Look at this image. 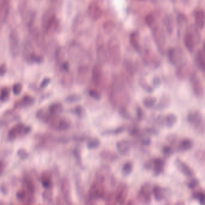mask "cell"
I'll return each instance as SVG.
<instances>
[{"mask_svg":"<svg viewBox=\"0 0 205 205\" xmlns=\"http://www.w3.org/2000/svg\"><path fill=\"white\" fill-rule=\"evenodd\" d=\"M126 205H134V203H133V202L132 201H130V202H129L128 203V204Z\"/></svg>","mask_w":205,"mask_h":205,"instance_id":"db71d44e","label":"cell"},{"mask_svg":"<svg viewBox=\"0 0 205 205\" xmlns=\"http://www.w3.org/2000/svg\"><path fill=\"white\" fill-rule=\"evenodd\" d=\"M140 86H141L142 88H143L144 90H145L148 93H153V87L150 86L149 84H147L146 83V81L144 79H141L140 81Z\"/></svg>","mask_w":205,"mask_h":205,"instance_id":"74e56055","label":"cell"},{"mask_svg":"<svg viewBox=\"0 0 205 205\" xmlns=\"http://www.w3.org/2000/svg\"><path fill=\"white\" fill-rule=\"evenodd\" d=\"M74 113L76 115L81 117V116H83L84 114L85 113V110L82 107L78 106L74 109Z\"/></svg>","mask_w":205,"mask_h":205,"instance_id":"7bdbcfd3","label":"cell"},{"mask_svg":"<svg viewBox=\"0 0 205 205\" xmlns=\"http://www.w3.org/2000/svg\"><path fill=\"white\" fill-rule=\"evenodd\" d=\"M156 101L157 100L156 97L149 96L146 97L143 99V104L144 107L146 108H152L155 105Z\"/></svg>","mask_w":205,"mask_h":205,"instance_id":"f1b7e54d","label":"cell"},{"mask_svg":"<svg viewBox=\"0 0 205 205\" xmlns=\"http://www.w3.org/2000/svg\"><path fill=\"white\" fill-rule=\"evenodd\" d=\"M195 198L198 199V200L200 202V204L202 205H204L205 203V195L203 193H199L196 194Z\"/></svg>","mask_w":205,"mask_h":205,"instance_id":"f6af8a7d","label":"cell"},{"mask_svg":"<svg viewBox=\"0 0 205 205\" xmlns=\"http://www.w3.org/2000/svg\"><path fill=\"white\" fill-rule=\"evenodd\" d=\"M89 69L87 67H81L79 68L77 75V81L79 84H83L87 79Z\"/></svg>","mask_w":205,"mask_h":205,"instance_id":"ac0fdd59","label":"cell"},{"mask_svg":"<svg viewBox=\"0 0 205 205\" xmlns=\"http://www.w3.org/2000/svg\"><path fill=\"white\" fill-rule=\"evenodd\" d=\"M146 131L147 133L151 135H156L158 134V131L153 128H147L146 129Z\"/></svg>","mask_w":205,"mask_h":205,"instance_id":"681fc988","label":"cell"},{"mask_svg":"<svg viewBox=\"0 0 205 205\" xmlns=\"http://www.w3.org/2000/svg\"><path fill=\"white\" fill-rule=\"evenodd\" d=\"M23 55L24 58L28 62H39V57L35 54L32 44L29 41H27L23 44Z\"/></svg>","mask_w":205,"mask_h":205,"instance_id":"5b68a950","label":"cell"},{"mask_svg":"<svg viewBox=\"0 0 205 205\" xmlns=\"http://www.w3.org/2000/svg\"><path fill=\"white\" fill-rule=\"evenodd\" d=\"M165 25L166 27V28L168 31V32H171L173 30L174 27V22H173V18L171 16H167L165 19Z\"/></svg>","mask_w":205,"mask_h":205,"instance_id":"d6a6232c","label":"cell"},{"mask_svg":"<svg viewBox=\"0 0 205 205\" xmlns=\"http://www.w3.org/2000/svg\"><path fill=\"white\" fill-rule=\"evenodd\" d=\"M56 20H57L55 15V10L53 7L48 8L44 12L42 18V26L45 32L48 27Z\"/></svg>","mask_w":205,"mask_h":205,"instance_id":"8992f818","label":"cell"},{"mask_svg":"<svg viewBox=\"0 0 205 205\" xmlns=\"http://www.w3.org/2000/svg\"><path fill=\"white\" fill-rule=\"evenodd\" d=\"M195 25L199 29H203L205 27V12L202 10L197 11L194 14Z\"/></svg>","mask_w":205,"mask_h":205,"instance_id":"4fadbf2b","label":"cell"},{"mask_svg":"<svg viewBox=\"0 0 205 205\" xmlns=\"http://www.w3.org/2000/svg\"><path fill=\"white\" fill-rule=\"evenodd\" d=\"M119 115L123 119H130L131 118L130 112L124 107H121L119 108Z\"/></svg>","mask_w":205,"mask_h":205,"instance_id":"d590c367","label":"cell"},{"mask_svg":"<svg viewBox=\"0 0 205 205\" xmlns=\"http://www.w3.org/2000/svg\"><path fill=\"white\" fill-rule=\"evenodd\" d=\"M186 21V17L184 15V14H179L178 15V17H177V22L178 23L180 24V23H182L183 22H185Z\"/></svg>","mask_w":205,"mask_h":205,"instance_id":"bcb514c9","label":"cell"},{"mask_svg":"<svg viewBox=\"0 0 205 205\" xmlns=\"http://www.w3.org/2000/svg\"><path fill=\"white\" fill-rule=\"evenodd\" d=\"M34 102V99L30 96H26L22 98L16 104L15 106L17 108H22L28 107L32 105Z\"/></svg>","mask_w":205,"mask_h":205,"instance_id":"cb8c5ba5","label":"cell"},{"mask_svg":"<svg viewBox=\"0 0 205 205\" xmlns=\"http://www.w3.org/2000/svg\"><path fill=\"white\" fill-rule=\"evenodd\" d=\"M141 143L143 144H144V145H148L151 143V139L148 137H146L144 139H143L142 141H141Z\"/></svg>","mask_w":205,"mask_h":205,"instance_id":"f5cc1de1","label":"cell"},{"mask_svg":"<svg viewBox=\"0 0 205 205\" xmlns=\"http://www.w3.org/2000/svg\"><path fill=\"white\" fill-rule=\"evenodd\" d=\"M191 85L194 93L195 95L197 97H202L204 94V88L200 80V79L196 76H192L191 77Z\"/></svg>","mask_w":205,"mask_h":205,"instance_id":"9c48e42d","label":"cell"},{"mask_svg":"<svg viewBox=\"0 0 205 205\" xmlns=\"http://www.w3.org/2000/svg\"><path fill=\"white\" fill-rule=\"evenodd\" d=\"M102 76V69L99 65H96L92 70V79L94 84L99 85Z\"/></svg>","mask_w":205,"mask_h":205,"instance_id":"44dd1931","label":"cell"},{"mask_svg":"<svg viewBox=\"0 0 205 205\" xmlns=\"http://www.w3.org/2000/svg\"><path fill=\"white\" fill-rule=\"evenodd\" d=\"M88 14L92 20L97 21L101 17L102 15V11L97 3L93 2L88 6Z\"/></svg>","mask_w":205,"mask_h":205,"instance_id":"ba28073f","label":"cell"},{"mask_svg":"<svg viewBox=\"0 0 205 205\" xmlns=\"http://www.w3.org/2000/svg\"><path fill=\"white\" fill-rule=\"evenodd\" d=\"M9 46L11 55L13 57H18L20 53V39L16 30H13L9 34Z\"/></svg>","mask_w":205,"mask_h":205,"instance_id":"277c9868","label":"cell"},{"mask_svg":"<svg viewBox=\"0 0 205 205\" xmlns=\"http://www.w3.org/2000/svg\"><path fill=\"white\" fill-rule=\"evenodd\" d=\"M143 111L140 107H138L137 108V116L138 119H141L143 117Z\"/></svg>","mask_w":205,"mask_h":205,"instance_id":"c3c4849f","label":"cell"},{"mask_svg":"<svg viewBox=\"0 0 205 205\" xmlns=\"http://www.w3.org/2000/svg\"><path fill=\"white\" fill-rule=\"evenodd\" d=\"M198 181L196 180V179H194V180H192V181L190 182V183L188 184V186L190 188H193L195 187L197 184H198Z\"/></svg>","mask_w":205,"mask_h":205,"instance_id":"816d5d0a","label":"cell"},{"mask_svg":"<svg viewBox=\"0 0 205 205\" xmlns=\"http://www.w3.org/2000/svg\"><path fill=\"white\" fill-rule=\"evenodd\" d=\"M22 89V86L21 84L17 83V84H15L13 87V91L14 94H15L16 95L20 94L21 92Z\"/></svg>","mask_w":205,"mask_h":205,"instance_id":"b9f144b4","label":"cell"},{"mask_svg":"<svg viewBox=\"0 0 205 205\" xmlns=\"http://www.w3.org/2000/svg\"><path fill=\"white\" fill-rule=\"evenodd\" d=\"M81 99V96L79 95H72L69 96H68L67 98L66 99V101L70 103H72V102H78Z\"/></svg>","mask_w":205,"mask_h":205,"instance_id":"60d3db41","label":"cell"},{"mask_svg":"<svg viewBox=\"0 0 205 205\" xmlns=\"http://www.w3.org/2000/svg\"><path fill=\"white\" fill-rule=\"evenodd\" d=\"M69 55L72 59H76L80 56L81 53V49L80 46L76 43H71L69 47Z\"/></svg>","mask_w":205,"mask_h":205,"instance_id":"9a60e30c","label":"cell"},{"mask_svg":"<svg viewBox=\"0 0 205 205\" xmlns=\"http://www.w3.org/2000/svg\"><path fill=\"white\" fill-rule=\"evenodd\" d=\"M108 205H116L114 203H109V204H108Z\"/></svg>","mask_w":205,"mask_h":205,"instance_id":"11a10c76","label":"cell"},{"mask_svg":"<svg viewBox=\"0 0 205 205\" xmlns=\"http://www.w3.org/2000/svg\"><path fill=\"white\" fill-rule=\"evenodd\" d=\"M164 165V162L161 159H156L154 161V170L156 174H160L162 173Z\"/></svg>","mask_w":205,"mask_h":205,"instance_id":"4dcf8cb0","label":"cell"},{"mask_svg":"<svg viewBox=\"0 0 205 205\" xmlns=\"http://www.w3.org/2000/svg\"><path fill=\"white\" fill-rule=\"evenodd\" d=\"M152 190L148 185H144L141 186L139 193V199L143 202L148 203L151 201Z\"/></svg>","mask_w":205,"mask_h":205,"instance_id":"8fae6325","label":"cell"},{"mask_svg":"<svg viewBox=\"0 0 205 205\" xmlns=\"http://www.w3.org/2000/svg\"><path fill=\"white\" fill-rule=\"evenodd\" d=\"M10 94V91L7 88H4L1 90L0 92V99L2 101L6 100L9 96Z\"/></svg>","mask_w":205,"mask_h":205,"instance_id":"f35d334b","label":"cell"},{"mask_svg":"<svg viewBox=\"0 0 205 205\" xmlns=\"http://www.w3.org/2000/svg\"><path fill=\"white\" fill-rule=\"evenodd\" d=\"M145 22H146V24L147 25V26L151 28L152 30L155 29V28H156L158 27V24H157V22L156 21V18L152 14L147 15L146 16Z\"/></svg>","mask_w":205,"mask_h":205,"instance_id":"83f0119b","label":"cell"},{"mask_svg":"<svg viewBox=\"0 0 205 205\" xmlns=\"http://www.w3.org/2000/svg\"><path fill=\"white\" fill-rule=\"evenodd\" d=\"M107 52L110 62L116 65L120 61V46L119 41L116 37H112L108 41Z\"/></svg>","mask_w":205,"mask_h":205,"instance_id":"7a4b0ae2","label":"cell"},{"mask_svg":"<svg viewBox=\"0 0 205 205\" xmlns=\"http://www.w3.org/2000/svg\"><path fill=\"white\" fill-rule=\"evenodd\" d=\"M90 192V195L92 197H96V198L100 197L104 193L103 187L98 183H94L92 186Z\"/></svg>","mask_w":205,"mask_h":205,"instance_id":"ffe728a7","label":"cell"},{"mask_svg":"<svg viewBox=\"0 0 205 205\" xmlns=\"http://www.w3.org/2000/svg\"><path fill=\"white\" fill-rule=\"evenodd\" d=\"M10 2L6 0L0 1V26L2 25L7 19L10 11Z\"/></svg>","mask_w":205,"mask_h":205,"instance_id":"52a82bcc","label":"cell"},{"mask_svg":"<svg viewBox=\"0 0 205 205\" xmlns=\"http://www.w3.org/2000/svg\"><path fill=\"white\" fill-rule=\"evenodd\" d=\"M63 111V107L60 103H55L52 104L48 108V113L51 116H57L62 113Z\"/></svg>","mask_w":205,"mask_h":205,"instance_id":"7402d4cb","label":"cell"},{"mask_svg":"<svg viewBox=\"0 0 205 205\" xmlns=\"http://www.w3.org/2000/svg\"><path fill=\"white\" fill-rule=\"evenodd\" d=\"M104 30L107 34H109L110 32H112L114 27L115 23L113 21H106L104 23Z\"/></svg>","mask_w":205,"mask_h":205,"instance_id":"836d02e7","label":"cell"},{"mask_svg":"<svg viewBox=\"0 0 205 205\" xmlns=\"http://www.w3.org/2000/svg\"><path fill=\"white\" fill-rule=\"evenodd\" d=\"M187 120L191 125L195 128H199L201 127L203 123V117L200 112L195 111L190 113L188 115Z\"/></svg>","mask_w":205,"mask_h":205,"instance_id":"30bf717a","label":"cell"},{"mask_svg":"<svg viewBox=\"0 0 205 205\" xmlns=\"http://www.w3.org/2000/svg\"><path fill=\"white\" fill-rule=\"evenodd\" d=\"M174 164L177 169L184 175L186 176H191L193 175V172L192 169L185 162L179 159H176L174 161Z\"/></svg>","mask_w":205,"mask_h":205,"instance_id":"7c38bea8","label":"cell"},{"mask_svg":"<svg viewBox=\"0 0 205 205\" xmlns=\"http://www.w3.org/2000/svg\"><path fill=\"white\" fill-rule=\"evenodd\" d=\"M161 79L160 78L155 76L152 79V86L153 87H159L161 84Z\"/></svg>","mask_w":205,"mask_h":205,"instance_id":"ee69618b","label":"cell"},{"mask_svg":"<svg viewBox=\"0 0 205 205\" xmlns=\"http://www.w3.org/2000/svg\"><path fill=\"white\" fill-rule=\"evenodd\" d=\"M130 43L137 52L141 53V48L139 42V35L137 32H134L131 33L130 36Z\"/></svg>","mask_w":205,"mask_h":205,"instance_id":"2e32d148","label":"cell"},{"mask_svg":"<svg viewBox=\"0 0 205 205\" xmlns=\"http://www.w3.org/2000/svg\"><path fill=\"white\" fill-rule=\"evenodd\" d=\"M201 41V36L198 28L195 25H191L184 36L185 46L187 50L193 53L194 49L195 46L199 44Z\"/></svg>","mask_w":205,"mask_h":205,"instance_id":"6da1fadb","label":"cell"},{"mask_svg":"<svg viewBox=\"0 0 205 205\" xmlns=\"http://www.w3.org/2000/svg\"><path fill=\"white\" fill-rule=\"evenodd\" d=\"M130 149V142L126 140L119 141L117 143V149L122 155H126Z\"/></svg>","mask_w":205,"mask_h":205,"instance_id":"e0dca14e","label":"cell"},{"mask_svg":"<svg viewBox=\"0 0 205 205\" xmlns=\"http://www.w3.org/2000/svg\"><path fill=\"white\" fill-rule=\"evenodd\" d=\"M172 149L169 146H165L164 149H163V152L165 155H168L169 154H170L172 153Z\"/></svg>","mask_w":205,"mask_h":205,"instance_id":"f907efd6","label":"cell"},{"mask_svg":"<svg viewBox=\"0 0 205 205\" xmlns=\"http://www.w3.org/2000/svg\"><path fill=\"white\" fill-rule=\"evenodd\" d=\"M125 130V128L123 126L118 127L117 128L113 130H107L102 132L103 135H116L119 134L120 133L122 132Z\"/></svg>","mask_w":205,"mask_h":205,"instance_id":"1f68e13d","label":"cell"},{"mask_svg":"<svg viewBox=\"0 0 205 205\" xmlns=\"http://www.w3.org/2000/svg\"><path fill=\"white\" fill-rule=\"evenodd\" d=\"M168 57L170 63L178 67L186 63V55L184 50L180 48H172L168 51Z\"/></svg>","mask_w":205,"mask_h":205,"instance_id":"3957f363","label":"cell"},{"mask_svg":"<svg viewBox=\"0 0 205 205\" xmlns=\"http://www.w3.org/2000/svg\"><path fill=\"white\" fill-rule=\"evenodd\" d=\"M195 63L198 68L205 70V51L204 48L203 49H199L195 55Z\"/></svg>","mask_w":205,"mask_h":205,"instance_id":"5bb4252c","label":"cell"},{"mask_svg":"<svg viewBox=\"0 0 205 205\" xmlns=\"http://www.w3.org/2000/svg\"><path fill=\"white\" fill-rule=\"evenodd\" d=\"M88 95L93 99L99 100L101 99V95L100 93L95 90H90L88 91Z\"/></svg>","mask_w":205,"mask_h":205,"instance_id":"ab89813d","label":"cell"},{"mask_svg":"<svg viewBox=\"0 0 205 205\" xmlns=\"http://www.w3.org/2000/svg\"><path fill=\"white\" fill-rule=\"evenodd\" d=\"M97 58L100 64H104L107 60V54L103 45H100L97 48Z\"/></svg>","mask_w":205,"mask_h":205,"instance_id":"d6986e66","label":"cell"},{"mask_svg":"<svg viewBox=\"0 0 205 205\" xmlns=\"http://www.w3.org/2000/svg\"><path fill=\"white\" fill-rule=\"evenodd\" d=\"M193 145V141L191 140L190 139H186L181 142L180 149L182 151H187L192 148Z\"/></svg>","mask_w":205,"mask_h":205,"instance_id":"f546056e","label":"cell"},{"mask_svg":"<svg viewBox=\"0 0 205 205\" xmlns=\"http://www.w3.org/2000/svg\"><path fill=\"white\" fill-rule=\"evenodd\" d=\"M152 193L156 200L160 201L164 198V191L161 187L155 186L152 189Z\"/></svg>","mask_w":205,"mask_h":205,"instance_id":"4316f807","label":"cell"},{"mask_svg":"<svg viewBox=\"0 0 205 205\" xmlns=\"http://www.w3.org/2000/svg\"><path fill=\"white\" fill-rule=\"evenodd\" d=\"M177 116L173 113L167 114L165 118V125L167 127H168L169 128H171L173 127L177 123Z\"/></svg>","mask_w":205,"mask_h":205,"instance_id":"484cf974","label":"cell"},{"mask_svg":"<svg viewBox=\"0 0 205 205\" xmlns=\"http://www.w3.org/2000/svg\"><path fill=\"white\" fill-rule=\"evenodd\" d=\"M128 193V190L126 186H123V188L120 190L116 198V201L119 203V205H122L125 203V200L127 197Z\"/></svg>","mask_w":205,"mask_h":205,"instance_id":"603a6c76","label":"cell"},{"mask_svg":"<svg viewBox=\"0 0 205 205\" xmlns=\"http://www.w3.org/2000/svg\"><path fill=\"white\" fill-rule=\"evenodd\" d=\"M132 164L130 162H127L125 164L123 165L122 170V174L124 176H128L129 175L132 171Z\"/></svg>","mask_w":205,"mask_h":205,"instance_id":"e575fe53","label":"cell"},{"mask_svg":"<svg viewBox=\"0 0 205 205\" xmlns=\"http://www.w3.org/2000/svg\"><path fill=\"white\" fill-rule=\"evenodd\" d=\"M7 71V67L5 64L0 65V76L4 75Z\"/></svg>","mask_w":205,"mask_h":205,"instance_id":"7dc6e473","label":"cell"},{"mask_svg":"<svg viewBox=\"0 0 205 205\" xmlns=\"http://www.w3.org/2000/svg\"><path fill=\"white\" fill-rule=\"evenodd\" d=\"M100 144V141L98 139H93L90 141L87 144V147L90 149H94L97 148Z\"/></svg>","mask_w":205,"mask_h":205,"instance_id":"8d00e7d4","label":"cell"},{"mask_svg":"<svg viewBox=\"0 0 205 205\" xmlns=\"http://www.w3.org/2000/svg\"><path fill=\"white\" fill-rule=\"evenodd\" d=\"M171 102V99L170 97L167 96H163L161 97L159 103L157 104L156 109H164L165 108H167Z\"/></svg>","mask_w":205,"mask_h":205,"instance_id":"d4e9b609","label":"cell"}]
</instances>
